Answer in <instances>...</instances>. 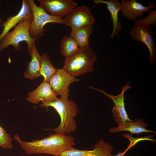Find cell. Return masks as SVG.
Instances as JSON below:
<instances>
[{
	"label": "cell",
	"mask_w": 156,
	"mask_h": 156,
	"mask_svg": "<svg viewBox=\"0 0 156 156\" xmlns=\"http://www.w3.org/2000/svg\"><path fill=\"white\" fill-rule=\"evenodd\" d=\"M31 10L33 19L29 29L30 36L38 40L46 31L44 27L48 23L64 24V19L48 14L42 8L38 6L33 0H28Z\"/></svg>",
	"instance_id": "5b68a950"
},
{
	"label": "cell",
	"mask_w": 156,
	"mask_h": 156,
	"mask_svg": "<svg viewBox=\"0 0 156 156\" xmlns=\"http://www.w3.org/2000/svg\"><path fill=\"white\" fill-rule=\"evenodd\" d=\"M32 12L28 0H23L21 10L18 13L8 17L5 21L1 24V27H3V29L0 34V42L10 30L17 24L25 20H32Z\"/></svg>",
	"instance_id": "8fae6325"
},
{
	"label": "cell",
	"mask_w": 156,
	"mask_h": 156,
	"mask_svg": "<svg viewBox=\"0 0 156 156\" xmlns=\"http://www.w3.org/2000/svg\"><path fill=\"white\" fill-rule=\"evenodd\" d=\"M14 138L29 155L44 154L57 156L63 151L75 148L74 139L70 135L51 133L47 137L29 142L22 140L18 134Z\"/></svg>",
	"instance_id": "6da1fadb"
},
{
	"label": "cell",
	"mask_w": 156,
	"mask_h": 156,
	"mask_svg": "<svg viewBox=\"0 0 156 156\" xmlns=\"http://www.w3.org/2000/svg\"><path fill=\"white\" fill-rule=\"evenodd\" d=\"M1 3V1L0 0V3Z\"/></svg>",
	"instance_id": "cb8c5ba5"
},
{
	"label": "cell",
	"mask_w": 156,
	"mask_h": 156,
	"mask_svg": "<svg viewBox=\"0 0 156 156\" xmlns=\"http://www.w3.org/2000/svg\"><path fill=\"white\" fill-rule=\"evenodd\" d=\"M32 21H22L16 25L13 31L8 32L0 42V52L11 45L13 46L15 50L19 51L21 47L19 43L25 41L27 44L29 55L31 56L32 44L36 40L31 38L29 33Z\"/></svg>",
	"instance_id": "277c9868"
},
{
	"label": "cell",
	"mask_w": 156,
	"mask_h": 156,
	"mask_svg": "<svg viewBox=\"0 0 156 156\" xmlns=\"http://www.w3.org/2000/svg\"><path fill=\"white\" fill-rule=\"evenodd\" d=\"M131 86L126 84L122 87L120 94L117 95H113L107 93L103 90L90 86L91 89L98 90L105 94V96L111 99L114 103L112 110L113 116L115 122L118 126L121 125L127 122H132L130 119L126 111L124 102V94L126 90L131 88Z\"/></svg>",
	"instance_id": "8992f818"
},
{
	"label": "cell",
	"mask_w": 156,
	"mask_h": 156,
	"mask_svg": "<svg viewBox=\"0 0 156 156\" xmlns=\"http://www.w3.org/2000/svg\"><path fill=\"white\" fill-rule=\"evenodd\" d=\"M148 126V124L144 122L141 119H136L134 121L127 122L117 127H112L109 129V131L112 133L122 131H128L130 132L131 135L134 134L138 135L143 132H151L155 133V132L146 128Z\"/></svg>",
	"instance_id": "e0dca14e"
},
{
	"label": "cell",
	"mask_w": 156,
	"mask_h": 156,
	"mask_svg": "<svg viewBox=\"0 0 156 156\" xmlns=\"http://www.w3.org/2000/svg\"><path fill=\"white\" fill-rule=\"evenodd\" d=\"M93 31V25H88L71 30L70 36L75 40L79 48H81L90 46L89 39Z\"/></svg>",
	"instance_id": "ac0fdd59"
},
{
	"label": "cell",
	"mask_w": 156,
	"mask_h": 156,
	"mask_svg": "<svg viewBox=\"0 0 156 156\" xmlns=\"http://www.w3.org/2000/svg\"><path fill=\"white\" fill-rule=\"evenodd\" d=\"M31 56V60L28 63L24 75L26 78L34 79L42 76L40 72L42 57L37 50L35 41L32 44Z\"/></svg>",
	"instance_id": "2e32d148"
},
{
	"label": "cell",
	"mask_w": 156,
	"mask_h": 156,
	"mask_svg": "<svg viewBox=\"0 0 156 156\" xmlns=\"http://www.w3.org/2000/svg\"><path fill=\"white\" fill-rule=\"evenodd\" d=\"M12 140L10 135L0 125V147L7 149L13 148Z\"/></svg>",
	"instance_id": "44dd1931"
},
{
	"label": "cell",
	"mask_w": 156,
	"mask_h": 156,
	"mask_svg": "<svg viewBox=\"0 0 156 156\" xmlns=\"http://www.w3.org/2000/svg\"><path fill=\"white\" fill-rule=\"evenodd\" d=\"M127 151L125 150L124 152L122 153L121 151H119L118 153L116 155H113L111 154L109 156H124Z\"/></svg>",
	"instance_id": "603a6c76"
},
{
	"label": "cell",
	"mask_w": 156,
	"mask_h": 156,
	"mask_svg": "<svg viewBox=\"0 0 156 156\" xmlns=\"http://www.w3.org/2000/svg\"><path fill=\"white\" fill-rule=\"evenodd\" d=\"M94 23L90 9L86 6L75 7L64 19V24L70 27L71 30L86 25H93Z\"/></svg>",
	"instance_id": "52a82bcc"
},
{
	"label": "cell",
	"mask_w": 156,
	"mask_h": 156,
	"mask_svg": "<svg viewBox=\"0 0 156 156\" xmlns=\"http://www.w3.org/2000/svg\"><path fill=\"white\" fill-rule=\"evenodd\" d=\"M95 4H104L107 5V8L109 12L111 21L113 24L112 32L109 38L112 39L117 36L122 29V26L118 18V13L121 11L122 6L118 0H94Z\"/></svg>",
	"instance_id": "9a60e30c"
},
{
	"label": "cell",
	"mask_w": 156,
	"mask_h": 156,
	"mask_svg": "<svg viewBox=\"0 0 156 156\" xmlns=\"http://www.w3.org/2000/svg\"><path fill=\"white\" fill-rule=\"evenodd\" d=\"M155 34L151 27L138 25H135L129 34L132 39L142 42L148 49L150 53V66L156 60V47L153 40Z\"/></svg>",
	"instance_id": "ba28073f"
},
{
	"label": "cell",
	"mask_w": 156,
	"mask_h": 156,
	"mask_svg": "<svg viewBox=\"0 0 156 156\" xmlns=\"http://www.w3.org/2000/svg\"><path fill=\"white\" fill-rule=\"evenodd\" d=\"M39 106L45 109L50 107H53L60 118V123L57 127L45 130H52L55 133L66 135H70L75 131L77 124L74 118L78 115L79 109L77 104L73 100L68 98L60 97L54 102H42Z\"/></svg>",
	"instance_id": "7a4b0ae2"
},
{
	"label": "cell",
	"mask_w": 156,
	"mask_h": 156,
	"mask_svg": "<svg viewBox=\"0 0 156 156\" xmlns=\"http://www.w3.org/2000/svg\"><path fill=\"white\" fill-rule=\"evenodd\" d=\"M113 146L103 139L99 140L92 150H79L75 148L61 152L57 156H109Z\"/></svg>",
	"instance_id": "7c38bea8"
},
{
	"label": "cell",
	"mask_w": 156,
	"mask_h": 156,
	"mask_svg": "<svg viewBox=\"0 0 156 156\" xmlns=\"http://www.w3.org/2000/svg\"><path fill=\"white\" fill-rule=\"evenodd\" d=\"M97 60L94 50L90 46H87L80 48L74 55L66 58L63 68L75 77L79 76L93 72Z\"/></svg>",
	"instance_id": "3957f363"
},
{
	"label": "cell",
	"mask_w": 156,
	"mask_h": 156,
	"mask_svg": "<svg viewBox=\"0 0 156 156\" xmlns=\"http://www.w3.org/2000/svg\"><path fill=\"white\" fill-rule=\"evenodd\" d=\"M41 76L44 77L43 82L49 83L51 79L56 73L57 69L54 67L47 53L41 55Z\"/></svg>",
	"instance_id": "d6986e66"
},
{
	"label": "cell",
	"mask_w": 156,
	"mask_h": 156,
	"mask_svg": "<svg viewBox=\"0 0 156 156\" xmlns=\"http://www.w3.org/2000/svg\"><path fill=\"white\" fill-rule=\"evenodd\" d=\"M39 7L50 15L62 18L74 8L77 3L73 0H38Z\"/></svg>",
	"instance_id": "30bf717a"
},
{
	"label": "cell",
	"mask_w": 156,
	"mask_h": 156,
	"mask_svg": "<svg viewBox=\"0 0 156 156\" xmlns=\"http://www.w3.org/2000/svg\"><path fill=\"white\" fill-rule=\"evenodd\" d=\"M80 80L63 68L57 69L56 73L51 79L49 83L57 95H60L61 97L68 98L70 85L74 82Z\"/></svg>",
	"instance_id": "9c48e42d"
},
{
	"label": "cell",
	"mask_w": 156,
	"mask_h": 156,
	"mask_svg": "<svg viewBox=\"0 0 156 156\" xmlns=\"http://www.w3.org/2000/svg\"><path fill=\"white\" fill-rule=\"evenodd\" d=\"M134 23L135 25H141L147 27L156 25V11H149L147 16L142 19L136 20Z\"/></svg>",
	"instance_id": "7402d4cb"
},
{
	"label": "cell",
	"mask_w": 156,
	"mask_h": 156,
	"mask_svg": "<svg viewBox=\"0 0 156 156\" xmlns=\"http://www.w3.org/2000/svg\"><path fill=\"white\" fill-rule=\"evenodd\" d=\"M79 49L76 42L70 36H64L62 38L60 42L61 53L66 58L73 55Z\"/></svg>",
	"instance_id": "ffe728a7"
},
{
	"label": "cell",
	"mask_w": 156,
	"mask_h": 156,
	"mask_svg": "<svg viewBox=\"0 0 156 156\" xmlns=\"http://www.w3.org/2000/svg\"><path fill=\"white\" fill-rule=\"evenodd\" d=\"M122 15L129 20L134 21L140 18L144 12H149L155 6V3L150 2L144 6L136 0H122L120 1Z\"/></svg>",
	"instance_id": "4fadbf2b"
},
{
	"label": "cell",
	"mask_w": 156,
	"mask_h": 156,
	"mask_svg": "<svg viewBox=\"0 0 156 156\" xmlns=\"http://www.w3.org/2000/svg\"><path fill=\"white\" fill-rule=\"evenodd\" d=\"M57 95L49 83L43 81L36 89L28 93L26 99L33 104H38L41 101L51 102L58 99Z\"/></svg>",
	"instance_id": "5bb4252c"
}]
</instances>
